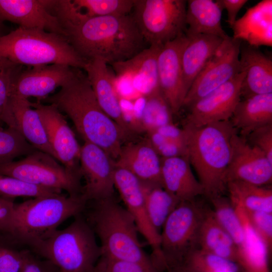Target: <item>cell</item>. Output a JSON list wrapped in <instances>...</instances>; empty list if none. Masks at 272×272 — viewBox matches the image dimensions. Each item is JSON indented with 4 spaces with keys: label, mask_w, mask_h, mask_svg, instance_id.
<instances>
[{
    "label": "cell",
    "mask_w": 272,
    "mask_h": 272,
    "mask_svg": "<svg viewBox=\"0 0 272 272\" xmlns=\"http://www.w3.org/2000/svg\"><path fill=\"white\" fill-rule=\"evenodd\" d=\"M0 55L31 67L62 64L83 69L86 62L64 36L21 27L0 36Z\"/></svg>",
    "instance_id": "6"
},
{
    "label": "cell",
    "mask_w": 272,
    "mask_h": 272,
    "mask_svg": "<svg viewBox=\"0 0 272 272\" xmlns=\"http://www.w3.org/2000/svg\"><path fill=\"white\" fill-rule=\"evenodd\" d=\"M15 203L0 197V233L8 236L12 230Z\"/></svg>",
    "instance_id": "46"
},
{
    "label": "cell",
    "mask_w": 272,
    "mask_h": 272,
    "mask_svg": "<svg viewBox=\"0 0 272 272\" xmlns=\"http://www.w3.org/2000/svg\"><path fill=\"white\" fill-rule=\"evenodd\" d=\"M91 201L86 219L100 240L101 256L155 264L144 250L134 219L126 208L114 196Z\"/></svg>",
    "instance_id": "5"
},
{
    "label": "cell",
    "mask_w": 272,
    "mask_h": 272,
    "mask_svg": "<svg viewBox=\"0 0 272 272\" xmlns=\"http://www.w3.org/2000/svg\"><path fill=\"white\" fill-rule=\"evenodd\" d=\"M77 69L65 64H52L23 70L14 82L11 96L45 99L68 83Z\"/></svg>",
    "instance_id": "19"
},
{
    "label": "cell",
    "mask_w": 272,
    "mask_h": 272,
    "mask_svg": "<svg viewBox=\"0 0 272 272\" xmlns=\"http://www.w3.org/2000/svg\"><path fill=\"white\" fill-rule=\"evenodd\" d=\"M45 99L71 119L85 142L99 147L114 161L118 158L128 139L100 106L86 74L77 69L68 83Z\"/></svg>",
    "instance_id": "2"
},
{
    "label": "cell",
    "mask_w": 272,
    "mask_h": 272,
    "mask_svg": "<svg viewBox=\"0 0 272 272\" xmlns=\"http://www.w3.org/2000/svg\"><path fill=\"white\" fill-rule=\"evenodd\" d=\"M36 150L17 129L0 126V165Z\"/></svg>",
    "instance_id": "39"
},
{
    "label": "cell",
    "mask_w": 272,
    "mask_h": 272,
    "mask_svg": "<svg viewBox=\"0 0 272 272\" xmlns=\"http://www.w3.org/2000/svg\"><path fill=\"white\" fill-rule=\"evenodd\" d=\"M199 248L236 263L237 247L219 224L213 211L207 209L200 228Z\"/></svg>",
    "instance_id": "32"
},
{
    "label": "cell",
    "mask_w": 272,
    "mask_h": 272,
    "mask_svg": "<svg viewBox=\"0 0 272 272\" xmlns=\"http://www.w3.org/2000/svg\"><path fill=\"white\" fill-rule=\"evenodd\" d=\"M230 120L244 138L257 128L272 123V93L240 100Z\"/></svg>",
    "instance_id": "31"
},
{
    "label": "cell",
    "mask_w": 272,
    "mask_h": 272,
    "mask_svg": "<svg viewBox=\"0 0 272 272\" xmlns=\"http://www.w3.org/2000/svg\"><path fill=\"white\" fill-rule=\"evenodd\" d=\"M234 39L258 47L272 46V1L264 0L249 8L231 28Z\"/></svg>",
    "instance_id": "25"
},
{
    "label": "cell",
    "mask_w": 272,
    "mask_h": 272,
    "mask_svg": "<svg viewBox=\"0 0 272 272\" xmlns=\"http://www.w3.org/2000/svg\"><path fill=\"white\" fill-rule=\"evenodd\" d=\"M31 104L39 115L57 160L69 171L81 177V146L61 112L52 104L45 105L38 101Z\"/></svg>",
    "instance_id": "16"
},
{
    "label": "cell",
    "mask_w": 272,
    "mask_h": 272,
    "mask_svg": "<svg viewBox=\"0 0 272 272\" xmlns=\"http://www.w3.org/2000/svg\"><path fill=\"white\" fill-rule=\"evenodd\" d=\"M16 244L0 236V272H21L24 267L31 250L19 249Z\"/></svg>",
    "instance_id": "41"
},
{
    "label": "cell",
    "mask_w": 272,
    "mask_h": 272,
    "mask_svg": "<svg viewBox=\"0 0 272 272\" xmlns=\"http://www.w3.org/2000/svg\"><path fill=\"white\" fill-rule=\"evenodd\" d=\"M243 71L205 97L189 109L183 125L200 127L229 120L241 100V87L245 77Z\"/></svg>",
    "instance_id": "14"
},
{
    "label": "cell",
    "mask_w": 272,
    "mask_h": 272,
    "mask_svg": "<svg viewBox=\"0 0 272 272\" xmlns=\"http://www.w3.org/2000/svg\"><path fill=\"white\" fill-rule=\"evenodd\" d=\"M186 36L187 41L181 55L182 87L185 96L196 78L224 40L206 34Z\"/></svg>",
    "instance_id": "27"
},
{
    "label": "cell",
    "mask_w": 272,
    "mask_h": 272,
    "mask_svg": "<svg viewBox=\"0 0 272 272\" xmlns=\"http://www.w3.org/2000/svg\"><path fill=\"white\" fill-rule=\"evenodd\" d=\"M31 103L28 99L11 96V108L17 128L36 150L46 153L57 160L39 115Z\"/></svg>",
    "instance_id": "28"
},
{
    "label": "cell",
    "mask_w": 272,
    "mask_h": 272,
    "mask_svg": "<svg viewBox=\"0 0 272 272\" xmlns=\"http://www.w3.org/2000/svg\"><path fill=\"white\" fill-rule=\"evenodd\" d=\"M141 183L149 218L160 234L166 220L182 201L160 185Z\"/></svg>",
    "instance_id": "34"
},
{
    "label": "cell",
    "mask_w": 272,
    "mask_h": 272,
    "mask_svg": "<svg viewBox=\"0 0 272 272\" xmlns=\"http://www.w3.org/2000/svg\"><path fill=\"white\" fill-rule=\"evenodd\" d=\"M115 166L126 169L141 182L163 187L161 158L148 138L122 146Z\"/></svg>",
    "instance_id": "22"
},
{
    "label": "cell",
    "mask_w": 272,
    "mask_h": 272,
    "mask_svg": "<svg viewBox=\"0 0 272 272\" xmlns=\"http://www.w3.org/2000/svg\"><path fill=\"white\" fill-rule=\"evenodd\" d=\"M207 209L195 201H182L166 220L160 233V248L165 270L183 262L199 248L200 228Z\"/></svg>",
    "instance_id": "8"
},
{
    "label": "cell",
    "mask_w": 272,
    "mask_h": 272,
    "mask_svg": "<svg viewBox=\"0 0 272 272\" xmlns=\"http://www.w3.org/2000/svg\"><path fill=\"white\" fill-rule=\"evenodd\" d=\"M164 137L184 145L185 138L182 128H179L173 123L162 126L155 130Z\"/></svg>",
    "instance_id": "49"
},
{
    "label": "cell",
    "mask_w": 272,
    "mask_h": 272,
    "mask_svg": "<svg viewBox=\"0 0 272 272\" xmlns=\"http://www.w3.org/2000/svg\"><path fill=\"white\" fill-rule=\"evenodd\" d=\"M51 155L35 150L22 159L0 165V174L46 188L82 194L81 177L66 169Z\"/></svg>",
    "instance_id": "10"
},
{
    "label": "cell",
    "mask_w": 272,
    "mask_h": 272,
    "mask_svg": "<svg viewBox=\"0 0 272 272\" xmlns=\"http://www.w3.org/2000/svg\"><path fill=\"white\" fill-rule=\"evenodd\" d=\"M61 25L64 37L86 60L99 59L111 64L128 59L145 49L146 42L131 14Z\"/></svg>",
    "instance_id": "1"
},
{
    "label": "cell",
    "mask_w": 272,
    "mask_h": 272,
    "mask_svg": "<svg viewBox=\"0 0 272 272\" xmlns=\"http://www.w3.org/2000/svg\"><path fill=\"white\" fill-rule=\"evenodd\" d=\"M187 157L161 158L163 188L181 201L203 195V189L194 176Z\"/></svg>",
    "instance_id": "26"
},
{
    "label": "cell",
    "mask_w": 272,
    "mask_h": 272,
    "mask_svg": "<svg viewBox=\"0 0 272 272\" xmlns=\"http://www.w3.org/2000/svg\"><path fill=\"white\" fill-rule=\"evenodd\" d=\"M21 272H60L50 261L30 254Z\"/></svg>",
    "instance_id": "47"
},
{
    "label": "cell",
    "mask_w": 272,
    "mask_h": 272,
    "mask_svg": "<svg viewBox=\"0 0 272 272\" xmlns=\"http://www.w3.org/2000/svg\"><path fill=\"white\" fill-rule=\"evenodd\" d=\"M182 264L195 272H239L240 269L236 262L199 248L191 252Z\"/></svg>",
    "instance_id": "38"
},
{
    "label": "cell",
    "mask_w": 272,
    "mask_h": 272,
    "mask_svg": "<svg viewBox=\"0 0 272 272\" xmlns=\"http://www.w3.org/2000/svg\"><path fill=\"white\" fill-rule=\"evenodd\" d=\"M223 10L217 1H186L185 34L186 35H210L226 39L229 36L222 26Z\"/></svg>",
    "instance_id": "30"
},
{
    "label": "cell",
    "mask_w": 272,
    "mask_h": 272,
    "mask_svg": "<svg viewBox=\"0 0 272 272\" xmlns=\"http://www.w3.org/2000/svg\"><path fill=\"white\" fill-rule=\"evenodd\" d=\"M223 10L227 11V22L231 28L232 27L235 21L238 13L247 3V0H217Z\"/></svg>",
    "instance_id": "48"
},
{
    "label": "cell",
    "mask_w": 272,
    "mask_h": 272,
    "mask_svg": "<svg viewBox=\"0 0 272 272\" xmlns=\"http://www.w3.org/2000/svg\"><path fill=\"white\" fill-rule=\"evenodd\" d=\"M93 272H98V270L96 269V267Z\"/></svg>",
    "instance_id": "52"
},
{
    "label": "cell",
    "mask_w": 272,
    "mask_h": 272,
    "mask_svg": "<svg viewBox=\"0 0 272 272\" xmlns=\"http://www.w3.org/2000/svg\"><path fill=\"white\" fill-rule=\"evenodd\" d=\"M245 138L250 145L260 149L272 162V123L253 130Z\"/></svg>",
    "instance_id": "45"
},
{
    "label": "cell",
    "mask_w": 272,
    "mask_h": 272,
    "mask_svg": "<svg viewBox=\"0 0 272 272\" xmlns=\"http://www.w3.org/2000/svg\"><path fill=\"white\" fill-rule=\"evenodd\" d=\"M96 268L98 272H165L153 263L116 260L102 256Z\"/></svg>",
    "instance_id": "42"
},
{
    "label": "cell",
    "mask_w": 272,
    "mask_h": 272,
    "mask_svg": "<svg viewBox=\"0 0 272 272\" xmlns=\"http://www.w3.org/2000/svg\"><path fill=\"white\" fill-rule=\"evenodd\" d=\"M55 1L0 0V19L19 27L37 29L64 36L62 26L52 11Z\"/></svg>",
    "instance_id": "20"
},
{
    "label": "cell",
    "mask_w": 272,
    "mask_h": 272,
    "mask_svg": "<svg viewBox=\"0 0 272 272\" xmlns=\"http://www.w3.org/2000/svg\"><path fill=\"white\" fill-rule=\"evenodd\" d=\"M161 46L150 45L128 59L111 64L115 82L122 83L115 86H128L134 97H145L159 89L157 57Z\"/></svg>",
    "instance_id": "17"
},
{
    "label": "cell",
    "mask_w": 272,
    "mask_h": 272,
    "mask_svg": "<svg viewBox=\"0 0 272 272\" xmlns=\"http://www.w3.org/2000/svg\"><path fill=\"white\" fill-rule=\"evenodd\" d=\"M79 161L85 180L82 194L88 202L113 197L115 161L101 148L88 142L81 146Z\"/></svg>",
    "instance_id": "13"
},
{
    "label": "cell",
    "mask_w": 272,
    "mask_h": 272,
    "mask_svg": "<svg viewBox=\"0 0 272 272\" xmlns=\"http://www.w3.org/2000/svg\"><path fill=\"white\" fill-rule=\"evenodd\" d=\"M244 211L252 227L270 254L272 249V213Z\"/></svg>",
    "instance_id": "44"
},
{
    "label": "cell",
    "mask_w": 272,
    "mask_h": 272,
    "mask_svg": "<svg viewBox=\"0 0 272 272\" xmlns=\"http://www.w3.org/2000/svg\"><path fill=\"white\" fill-rule=\"evenodd\" d=\"M141 123L147 133L173 123V114L160 89L145 96Z\"/></svg>",
    "instance_id": "35"
},
{
    "label": "cell",
    "mask_w": 272,
    "mask_h": 272,
    "mask_svg": "<svg viewBox=\"0 0 272 272\" xmlns=\"http://www.w3.org/2000/svg\"><path fill=\"white\" fill-rule=\"evenodd\" d=\"M133 0H59L53 8L60 23H76L90 18L125 15L132 11Z\"/></svg>",
    "instance_id": "23"
},
{
    "label": "cell",
    "mask_w": 272,
    "mask_h": 272,
    "mask_svg": "<svg viewBox=\"0 0 272 272\" xmlns=\"http://www.w3.org/2000/svg\"><path fill=\"white\" fill-rule=\"evenodd\" d=\"M166 272H195L186 265L180 264L168 268Z\"/></svg>",
    "instance_id": "50"
},
{
    "label": "cell",
    "mask_w": 272,
    "mask_h": 272,
    "mask_svg": "<svg viewBox=\"0 0 272 272\" xmlns=\"http://www.w3.org/2000/svg\"><path fill=\"white\" fill-rule=\"evenodd\" d=\"M227 190L233 205H239L246 211L272 213V189L240 181H231Z\"/></svg>",
    "instance_id": "33"
},
{
    "label": "cell",
    "mask_w": 272,
    "mask_h": 272,
    "mask_svg": "<svg viewBox=\"0 0 272 272\" xmlns=\"http://www.w3.org/2000/svg\"><path fill=\"white\" fill-rule=\"evenodd\" d=\"M52 193H61V191L30 184L0 174L1 197L12 199L17 197L34 198Z\"/></svg>",
    "instance_id": "40"
},
{
    "label": "cell",
    "mask_w": 272,
    "mask_h": 272,
    "mask_svg": "<svg viewBox=\"0 0 272 272\" xmlns=\"http://www.w3.org/2000/svg\"><path fill=\"white\" fill-rule=\"evenodd\" d=\"M114 182L126 209L134 219L139 232L151 247V257L154 263L163 268L160 234L154 228L149 218L141 181L126 169L115 166Z\"/></svg>",
    "instance_id": "12"
},
{
    "label": "cell",
    "mask_w": 272,
    "mask_h": 272,
    "mask_svg": "<svg viewBox=\"0 0 272 272\" xmlns=\"http://www.w3.org/2000/svg\"><path fill=\"white\" fill-rule=\"evenodd\" d=\"M231 149L227 184L231 181H240L263 186L271 183L272 162L260 149L250 145L238 131L231 137Z\"/></svg>",
    "instance_id": "15"
},
{
    "label": "cell",
    "mask_w": 272,
    "mask_h": 272,
    "mask_svg": "<svg viewBox=\"0 0 272 272\" xmlns=\"http://www.w3.org/2000/svg\"><path fill=\"white\" fill-rule=\"evenodd\" d=\"M5 25L4 21L0 19V36H2L6 34H4Z\"/></svg>",
    "instance_id": "51"
},
{
    "label": "cell",
    "mask_w": 272,
    "mask_h": 272,
    "mask_svg": "<svg viewBox=\"0 0 272 272\" xmlns=\"http://www.w3.org/2000/svg\"><path fill=\"white\" fill-rule=\"evenodd\" d=\"M22 66L0 55V122L15 129L10 101L13 85Z\"/></svg>",
    "instance_id": "36"
},
{
    "label": "cell",
    "mask_w": 272,
    "mask_h": 272,
    "mask_svg": "<svg viewBox=\"0 0 272 272\" xmlns=\"http://www.w3.org/2000/svg\"><path fill=\"white\" fill-rule=\"evenodd\" d=\"M148 139L161 158L187 157L186 146L167 138L156 130L147 132Z\"/></svg>",
    "instance_id": "43"
},
{
    "label": "cell",
    "mask_w": 272,
    "mask_h": 272,
    "mask_svg": "<svg viewBox=\"0 0 272 272\" xmlns=\"http://www.w3.org/2000/svg\"><path fill=\"white\" fill-rule=\"evenodd\" d=\"M242 71L245 73L240 95L244 99L272 93V59L258 47L249 45L240 48Z\"/></svg>",
    "instance_id": "24"
},
{
    "label": "cell",
    "mask_w": 272,
    "mask_h": 272,
    "mask_svg": "<svg viewBox=\"0 0 272 272\" xmlns=\"http://www.w3.org/2000/svg\"><path fill=\"white\" fill-rule=\"evenodd\" d=\"M244 233L242 244L237 247L236 263L243 272H270V254L264 242L252 227L243 208L234 205Z\"/></svg>",
    "instance_id": "29"
},
{
    "label": "cell",
    "mask_w": 272,
    "mask_h": 272,
    "mask_svg": "<svg viewBox=\"0 0 272 272\" xmlns=\"http://www.w3.org/2000/svg\"><path fill=\"white\" fill-rule=\"evenodd\" d=\"M215 217L224 230L232 239L237 247L244 240V233L240 220L229 198L223 195L210 200Z\"/></svg>",
    "instance_id": "37"
},
{
    "label": "cell",
    "mask_w": 272,
    "mask_h": 272,
    "mask_svg": "<svg viewBox=\"0 0 272 272\" xmlns=\"http://www.w3.org/2000/svg\"><path fill=\"white\" fill-rule=\"evenodd\" d=\"M183 33L161 46L157 57L159 89L173 115L182 108L185 97L182 87L181 55L187 43Z\"/></svg>",
    "instance_id": "18"
},
{
    "label": "cell",
    "mask_w": 272,
    "mask_h": 272,
    "mask_svg": "<svg viewBox=\"0 0 272 272\" xmlns=\"http://www.w3.org/2000/svg\"><path fill=\"white\" fill-rule=\"evenodd\" d=\"M60 272H93L101 256L96 235L81 215L62 229H57L33 250Z\"/></svg>",
    "instance_id": "7"
},
{
    "label": "cell",
    "mask_w": 272,
    "mask_h": 272,
    "mask_svg": "<svg viewBox=\"0 0 272 272\" xmlns=\"http://www.w3.org/2000/svg\"><path fill=\"white\" fill-rule=\"evenodd\" d=\"M88 202L82 194L52 193L15 203L12 228L7 236L33 250L66 220L81 215Z\"/></svg>",
    "instance_id": "4"
},
{
    "label": "cell",
    "mask_w": 272,
    "mask_h": 272,
    "mask_svg": "<svg viewBox=\"0 0 272 272\" xmlns=\"http://www.w3.org/2000/svg\"><path fill=\"white\" fill-rule=\"evenodd\" d=\"M186 1L133 0L131 14L145 41L161 46L185 33Z\"/></svg>",
    "instance_id": "9"
},
{
    "label": "cell",
    "mask_w": 272,
    "mask_h": 272,
    "mask_svg": "<svg viewBox=\"0 0 272 272\" xmlns=\"http://www.w3.org/2000/svg\"><path fill=\"white\" fill-rule=\"evenodd\" d=\"M187 157L209 200L223 195L231 159V139L238 131L227 120L200 127L183 125Z\"/></svg>",
    "instance_id": "3"
},
{
    "label": "cell",
    "mask_w": 272,
    "mask_h": 272,
    "mask_svg": "<svg viewBox=\"0 0 272 272\" xmlns=\"http://www.w3.org/2000/svg\"><path fill=\"white\" fill-rule=\"evenodd\" d=\"M241 41L229 36L196 78L184 100L189 109L196 101L225 84L242 71L239 60Z\"/></svg>",
    "instance_id": "11"
},
{
    "label": "cell",
    "mask_w": 272,
    "mask_h": 272,
    "mask_svg": "<svg viewBox=\"0 0 272 272\" xmlns=\"http://www.w3.org/2000/svg\"><path fill=\"white\" fill-rule=\"evenodd\" d=\"M107 65L101 59L87 60L83 70L100 106L128 139L134 134L123 117L115 86V77L112 75Z\"/></svg>",
    "instance_id": "21"
}]
</instances>
